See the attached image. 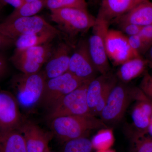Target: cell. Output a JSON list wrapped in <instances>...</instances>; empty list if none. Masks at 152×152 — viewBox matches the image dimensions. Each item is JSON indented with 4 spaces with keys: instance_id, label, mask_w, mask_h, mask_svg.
I'll list each match as a JSON object with an SVG mask.
<instances>
[{
    "instance_id": "obj_4",
    "label": "cell",
    "mask_w": 152,
    "mask_h": 152,
    "mask_svg": "<svg viewBox=\"0 0 152 152\" xmlns=\"http://www.w3.org/2000/svg\"><path fill=\"white\" fill-rule=\"evenodd\" d=\"M50 18L58 26L62 33L70 38L92 28L96 22L87 10L67 8L50 10Z\"/></svg>"
},
{
    "instance_id": "obj_27",
    "label": "cell",
    "mask_w": 152,
    "mask_h": 152,
    "mask_svg": "<svg viewBox=\"0 0 152 152\" xmlns=\"http://www.w3.org/2000/svg\"><path fill=\"white\" fill-rule=\"evenodd\" d=\"M140 89L150 100L152 102V76L145 73L142 79Z\"/></svg>"
},
{
    "instance_id": "obj_33",
    "label": "cell",
    "mask_w": 152,
    "mask_h": 152,
    "mask_svg": "<svg viewBox=\"0 0 152 152\" xmlns=\"http://www.w3.org/2000/svg\"><path fill=\"white\" fill-rule=\"evenodd\" d=\"M147 61L150 66H152V45L145 53Z\"/></svg>"
},
{
    "instance_id": "obj_12",
    "label": "cell",
    "mask_w": 152,
    "mask_h": 152,
    "mask_svg": "<svg viewBox=\"0 0 152 152\" xmlns=\"http://www.w3.org/2000/svg\"><path fill=\"white\" fill-rule=\"evenodd\" d=\"M106 47L109 60L115 65L140 56L130 45L128 37L121 31L109 29L106 38Z\"/></svg>"
},
{
    "instance_id": "obj_25",
    "label": "cell",
    "mask_w": 152,
    "mask_h": 152,
    "mask_svg": "<svg viewBox=\"0 0 152 152\" xmlns=\"http://www.w3.org/2000/svg\"><path fill=\"white\" fill-rule=\"evenodd\" d=\"M130 139V152H152V137L147 134L134 136Z\"/></svg>"
},
{
    "instance_id": "obj_1",
    "label": "cell",
    "mask_w": 152,
    "mask_h": 152,
    "mask_svg": "<svg viewBox=\"0 0 152 152\" xmlns=\"http://www.w3.org/2000/svg\"><path fill=\"white\" fill-rule=\"evenodd\" d=\"M53 135L63 143L81 137H88L93 131L107 129L100 118L92 115L65 116L50 121Z\"/></svg>"
},
{
    "instance_id": "obj_3",
    "label": "cell",
    "mask_w": 152,
    "mask_h": 152,
    "mask_svg": "<svg viewBox=\"0 0 152 152\" xmlns=\"http://www.w3.org/2000/svg\"><path fill=\"white\" fill-rule=\"evenodd\" d=\"M118 82L109 95L99 117L108 127L121 120L131 102L137 98L139 88H132Z\"/></svg>"
},
{
    "instance_id": "obj_9",
    "label": "cell",
    "mask_w": 152,
    "mask_h": 152,
    "mask_svg": "<svg viewBox=\"0 0 152 152\" xmlns=\"http://www.w3.org/2000/svg\"><path fill=\"white\" fill-rule=\"evenodd\" d=\"M47 31L62 33L43 18L37 15L0 23V32L15 41L21 36Z\"/></svg>"
},
{
    "instance_id": "obj_5",
    "label": "cell",
    "mask_w": 152,
    "mask_h": 152,
    "mask_svg": "<svg viewBox=\"0 0 152 152\" xmlns=\"http://www.w3.org/2000/svg\"><path fill=\"white\" fill-rule=\"evenodd\" d=\"M54 49L51 42L23 50L15 49L10 61L22 73H37L48 61Z\"/></svg>"
},
{
    "instance_id": "obj_32",
    "label": "cell",
    "mask_w": 152,
    "mask_h": 152,
    "mask_svg": "<svg viewBox=\"0 0 152 152\" xmlns=\"http://www.w3.org/2000/svg\"><path fill=\"white\" fill-rule=\"evenodd\" d=\"M7 68L5 58L0 54V78L2 77L6 73Z\"/></svg>"
},
{
    "instance_id": "obj_39",
    "label": "cell",
    "mask_w": 152,
    "mask_h": 152,
    "mask_svg": "<svg viewBox=\"0 0 152 152\" xmlns=\"http://www.w3.org/2000/svg\"><path fill=\"white\" fill-rule=\"evenodd\" d=\"M151 66V67L152 68V66Z\"/></svg>"
},
{
    "instance_id": "obj_37",
    "label": "cell",
    "mask_w": 152,
    "mask_h": 152,
    "mask_svg": "<svg viewBox=\"0 0 152 152\" xmlns=\"http://www.w3.org/2000/svg\"><path fill=\"white\" fill-rule=\"evenodd\" d=\"M46 152H53L51 151H50V149H49V148L48 149V150H47L46 151Z\"/></svg>"
},
{
    "instance_id": "obj_35",
    "label": "cell",
    "mask_w": 152,
    "mask_h": 152,
    "mask_svg": "<svg viewBox=\"0 0 152 152\" xmlns=\"http://www.w3.org/2000/svg\"><path fill=\"white\" fill-rule=\"evenodd\" d=\"M4 6L2 3L0 1V12H1V11L3 7Z\"/></svg>"
},
{
    "instance_id": "obj_8",
    "label": "cell",
    "mask_w": 152,
    "mask_h": 152,
    "mask_svg": "<svg viewBox=\"0 0 152 152\" xmlns=\"http://www.w3.org/2000/svg\"><path fill=\"white\" fill-rule=\"evenodd\" d=\"M118 81L116 76L110 72L99 75L89 82L87 89V102L93 116H99L110 93Z\"/></svg>"
},
{
    "instance_id": "obj_38",
    "label": "cell",
    "mask_w": 152,
    "mask_h": 152,
    "mask_svg": "<svg viewBox=\"0 0 152 152\" xmlns=\"http://www.w3.org/2000/svg\"><path fill=\"white\" fill-rule=\"evenodd\" d=\"M96 1H101V0H96Z\"/></svg>"
},
{
    "instance_id": "obj_17",
    "label": "cell",
    "mask_w": 152,
    "mask_h": 152,
    "mask_svg": "<svg viewBox=\"0 0 152 152\" xmlns=\"http://www.w3.org/2000/svg\"><path fill=\"white\" fill-rule=\"evenodd\" d=\"M136 102L132 113V121L135 131L132 134L130 137L147 134L152 115L151 101L146 98Z\"/></svg>"
},
{
    "instance_id": "obj_14",
    "label": "cell",
    "mask_w": 152,
    "mask_h": 152,
    "mask_svg": "<svg viewBox=\"0 0 152 152\" xmlns=\"http://www.w3.org/2000/svg\"><path fill=\"white\" fill-rule=\"evenodd\" d=\"M18 130L24 138L28 152H46L54 136L52 132L44 130L34 122L24 118Z\"/></svg>"
},
{
    "instance_id": "obj_11",
    "label": "cell",
    "mask_w": 152,
    "mask_h": 152,
    "mask_svg": "<svg viewBox=\"0 0 152 152\" xmlns=\"http://www.w3.org/2000/svg\"><path fill=\"white\" fill-rule=\"evenodd\" d=\"M68 72L84 82H89L100 75L90 56L88 40L81 41L71 55Z\"/></svg>"
},
{
    "instance_id": "obj_34",
    "label": "cell",
    "mask_w": 152,
    "mask_h": 152,
    "mask_svg": "<svg viewBox=\"0 0 152 152\" xmlns=\"http://www.w3.org/2000/svg\"><path fill=\"white\" fill-rule=\"evenodd\" d=\"M147 134L152 137V115L151 117L149 125L147 131Z\"/></svg>"
},
{
    "instance_id": "obj_2",
    "label": "cell",
    "mask_w": 152,
    "mask_h": 152,
    "mask_svg": "<svg viewBox=\"0 0 152 152\" xmlns=\"http://www.w3.org/2000/svg\"><path fill=\"white\" fill-rule=\"evenodd\" d=\"M46 80L42 71L33 74L21 73L13 77L11 87L20 108L31 112L40 104Z\"/></svg>"
},
{
    "instance_id": "obj_15",
    "label": "cell",
    "mask_w": 152,
    "mask_h": 152,
    "mask_svg": "<svg viewBox=\"0 0 152 152\" xmlns=\"http://www.w3.org/2000/svg\"><path fill=\"white\" fill-rule=\"evenodd\" d=\"M71 48L62 42L54 48L53 53L42 71L46 80L54 78L65 73L69 70Z\"/></svg>"
},
{
    "instance_id": "obj_30",
    "label": "cell",
    "mask_w": 152,
    "mask_h": 152,
    "mask_svg": "<svg viewBox=\"0 0 152 152\" xmlns=\"http://www.w3.org/2000/svg\"><path fill=\"white\" fill-rule=\"evenodd\" d=\"M15 40L0 32V50L9 48L15 45Z\"/></svg>"
},
{
    "instance_id": "obj_21",
    "label": "cell",
    "mask_w": 152,
    "mask_h": 152,
    "mask_svg": "<svg viewBox=\"0 0 152 152\" xmlns=\"http://www.w3.org/2000/svg\"><path fill=\"white\" fill-rule=\"evenodd\" d=\"M61 33L47 31L20 36L15 41L16 50H23L31 47L50 43Z\"/></svg>"
},
{
    "instance_id": "obj_29",
    "label": "cell",
    "mask_w": 152,
    "mask_h": 152,
    "mask_svg": "<svg viewBox=\"0 0 152 152\" xmlns=\"http://www.w3.org/2000/svg\"><path fill=\"white\" fill-rule=\"evenodd\" d=\"M139 35L144 42L151 47L152 45V24L142 27Z\"/></svg>"
},
{
    "instance_id": "obj_16",
    "label": "cell",
    "mask_w": 152,
    "mask_h": 152,
    "mask_svg": "<svg viewBox=\"0 0 152 152\" xmlns=\"http://www.w3.org/2000/svg\"><path fill=\"white\" fill-rule=\"evenodd\" d=\"M148 0H101L97 18L110 23L139 4Z\"/></svg>"
},
{
    "instance_id": "obj_7",
    "label": "cell",
    "mask_w": 152,
    "mask_h": 152,
    "mask_svg": "<svg viewBox=\"0 0 152 152\" xmlns=\"http://www.w3.org/2000/svg\"><path fill=\"white\" fill-rule=\"evenodd\" d=\"M110 23L103 19L96 18L92 28V34L88 40V48L93 64L100 75L111 72L106 47V38Z\"/></svg>"
},
{
    "instance_id": "obj_28",
    "label": "cell",
    "mask_w": 152,
    "mask_h": 152,
    "mask_svg": "<svg viewBox=\"0 0 152 152\" xmlns=\"http://www.w3.org/2000/svg\"><path fill=\"white\" fill-rule=\"evenodd\" d=\"M118 24L121 31L128 37L139 34L142 27L140 26L130 23H122Z\"/></svg>"
},
{
    "instance_id": "obj_22",
    "label": "cell",
    "mask_w": 152,
    "mask_h": 152,
    "mask_svg": "<svg viewBox=\"0 0 152 152\" xmlns=\"http://www.w3.org/2000/svg\"><path fill=\"white\" fill-rule=\"evenodd\" d=\"M46 0H36L31 2L23 3L7 17L4 22H8L18 18L36 15L44 7H45Z\"/></svg>"
},
{
    "instance_id": "obj_6",
    "label": "cell",
    "mask_w": 152,
    "mask_h": 152,
    "mask_svg": "<svg viewBox=\"0 0 152 152\" xmlns=\"http://www.w3.org/2000/svg\"><path fill=\"white\" fill-rule=\"evenodd\" d=\"M88 83H84L76 90L60 99L48 110V120L51 121L57 117L65 116L92 115L87 102Z\"/></svg>"
},
{
    "instance_id": "obj_13",
    "label": "cell",
    "mask_w": 152,
    "mask_h": 152,
    "mask_svg": "<svg viewBox=\"0 0 152 152\" xmlns=\"http://www.w3.org/2000/svg\"><path fill=\"white\" fill-rule=\"evenodd\" d=\"M23 119L14 95L0 90V132L18 130Z\"/></svg>"
},
{
    "instance_id": "obj_31",
    "label": "cell",
    "mask_w": 152,
    "mask_h": 152,
    "mask_svg": "<svg viewBox=\"0 0 152 152\" xmlns=\"http://www.w3.org/2000/svg\"><path fill=\"white\" fill-rule=\"evenodd\" d=\"M0 1L4 6L7 4L10 5L16 9L21 5L24 0H0Z\"/></svg>"
},
{
    "instance_id": "obj_36",
    "label": "cell",
    "mask_w": 152,
    "mask_h": 152,
    "mask_svg": "<svg viewBox=\"0 0 152 152\" xmlns=\"http://www.w3.org/2000/svg\"><path fill=\"white\" fill-rule=\"evenodd\" d=\"M36 0H24L23 3L31 2L34 1Z\"/></svg>"
},
{
    "instance_id": "obj_19",
    "label": "cell",
    "mask_w": 152,
    "mask_h": 152,
    "mask_svg": "<svg viewBox=\"0 0 152 152\" xmlns=\"http://www.w3.org/2000/svg\"><path fill=\"white\" fill-rule=\"evenodd\" d=\"M148 65L142 56L133 58L120 65L116 76L120 82L127 83L143 73Z\"/></svg>"
},
{
    "instance_id": "obj_23",
    "label": "cell",
    "mask_w": 152,
    "mask_h": 152,
    "mask_svg": "<svg viewBox=\"0 0 152 152\" xmlns=\"http://www.w3.org/2000/svg\"><path fill=\"white\" fill-rule=\"evenodd\" d=\"M62 152H93V145L88 137L79 138L64 143Z\"/></svg>"
},
{
    "instance_id": "obj_10",
    "label": "cell",
    "mask_w": 152,
    "mask_h": 152,
    "mask_svg": "<svg viewBox=\"0 0 152 152\" xmlns=\"http://www.w3.org/2000/svg\"><path fill=\"white\" fill-rule=\"evenodd\" d=\"M85 83L68 72L56 77L47 80L40 104L49 110L60 99Z\"/></svg>"
},
{
    "instance_id": "obj_20",
    "label": "cell",
    "mask_w": 152,
    "mask_h": 152,
    "mask_svg": "<svg viewBox=\"0 0 152 152\" xmlns=\"http://www.w3.org/2000/svg\"><path fill=\"white\" fill-rule=\"evenodd\" d=\"M0 152H28L22 133L18 130L0 132Z\"/></svg>"
},
{
    "instance_id": "obj_18",
    "label": "cell",
    "mask_w": 152,
    "mask_h": 152,
    "mask_svg": "<svg viewBox=\"0 0 152 152\" xmlns=\"http://www.w3.org/2000/svg\"><path fill=\"white\" fill-rule=\"evenodd\" d=\"M118 24L130 23L143 27L152 24V2L145 1L116 19Z\"/></svg>"
},
{
    "instance_id": "obj_26",
    "label": "cell",
    "mask_w": 152,
    "mask_h": 152,
    "mask_svg": "<svg viewBox=\"0 0 152 152\" xmlns=\"http://www.w3.org/2000/svg\"><path fill=\"white\" fill-rule=\"evenodd\" d=\"M128 38L131 48L140 56L145 54L149 48V46L144 42L139 34L128 37Z\"/></svg>"
},
{
    "instance_id": "obj_24",
    "label": "cell",
    "mask_w": 152,
    "mask_h": 152,
    "mask_svg": "<svg viewBox=\"0 0 152 152\" xmlns=\"http://www.w3.org/2000/svg\"><path fill=\"white\" fill-rule=\"evenodd\" d=\"M45 7L50 10L67 8L87 10L85 0H46Z\"/></svg>"
}]
</instances>
